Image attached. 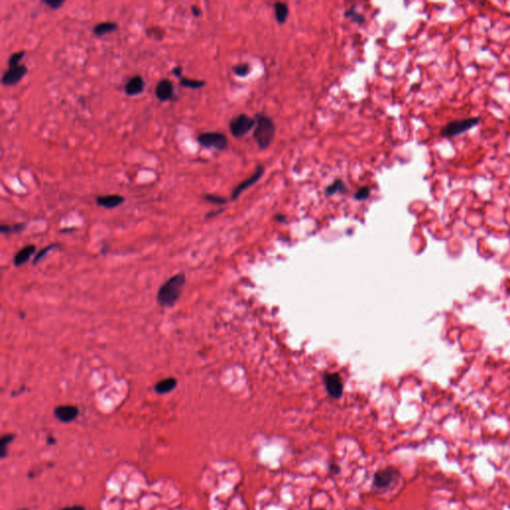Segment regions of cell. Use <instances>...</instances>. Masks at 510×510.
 <instances>
[{
    "mask_svg": "<svg viewBox=\"0 0 510 510\" xmlns=\"http://www.w3.org/2000/svg\"><path fill=\"white\" fill-rule=\"evenodd\" d=\"M277 219L280 220V221H282V220H284V219H285V217H284V216H282V215H281V216L277 215Z\"/></svg>",
    "mask_w": 510,
    "mask_h": 510,
    "instance_id": "cell-34",
    "label": "cell"
},
{
    "mask_svg": "<svg viewBox=\"0 0 510 510\" xmlns=\"http://www.w3.org/2000/svg\"><path fill=\"white\" fill-rule=\"evenodd\" d=\"M145 86L146 84H145L144 78L141 76V75H135V76L132 77L125 85L126 95L130 97L138 96L144 92Z\"/></svg>",
    "mask_w": 510,
    "mask_h": 510,
    "instance_id": "cell-12",
    "label": "cell"
},
{
    "mask_svg": "<svg viewBox=\"0 0 510 510\" xmlns=\"http://www.w3.org/2000/svg\"><path fill=\"white\" fill-rule=\"evenodd\" d=\"M347 191H348V188H347V186L345 185L344 181H343L342 180L337 179L332 184H330V185L327 186L325 193H326L327 196H333V195H335V194H337V193H340V192H341V193H345V192H347Z\"/></svg>",
    "mask_w": 510,
    "mask_h": 510,
    "instance_id": "cell-18",
    "label": "cell"
},
{
    "mask_svg": "<svg viewBox=\"0 0 510 510\" xmlns=\"http://www.w3.org/2000/svg\"><path fill=\"white\" fill-rule=\"evenodd\" d=\"M43 3L48 5L51 9L55 10L59 9L64 4V1L63 0H43Z\"/></svg>",
    "mask_w": 510,
    "mask_h": 510,
    "instance_id": "cell-29",
    "label": "cell"
},
{
    "mask_svg": "<svg viewBox=\"0 0 510 510\" xmlns=\"http://www.w3.org/2000/svg\"><path fill=\"white\" fill-rule=\"evenodd\" d=\"M345 16L348 18H352V19L356 23H363L365 21V18L362 14H359L354 7H352L350 10L345 12Z\"/></svg>",
    "mask_w": 510,
    "mask_h": 510,
    "instance_id": "cell-25",
    "label": "cell"
},
{
    "mask_svg": "<svg viewBox=\"0 0 510 510\" xmlns=\"http://www.w3.org/2000/svg\"><path fill=\"white\" fill-rule=\"evenodd\" d=\"M324 383L328 394L333 399L341 398L343 394L342 379L338 374H326L324 376Z\"/></svg>",
    "mask_w": 510,
    "mask_h": 510,
    "instance_id": "cell-6",
    "label": "cell"
},
{
    "mask_svg": "<svg viewBox=\"0 0 510 510\" xmlns=\"http://www.w3.org/2000/svg\"><path fill=\"white\" fill-rule=\"evenodd\" d=\"M57 247H58V244H50V245H48V247H46L45 248H43L38 254L35 256V258L33 260L34 265H35V264L38 263V262H40L46 256V254L50 252V250H52L53 248H56Z\"/></svg>",
    "mask_w": 510,
    "mask_h": 510,
    "instance_id": "cell-26",
    "label": "cell"
},
{
    "mask_svg": "<svg viewBox=\"0 0 510 510\" xmlns=\"http://www.w3.org/2000/svg\"><path fill=\"white\" fill-rule=\"evenodd\" d=\"M192 13L194 14V16H196V17H199V16L201 15L202 12H201V9H200L198 6H197V5H193V6H192Z\"/></svg>",
    "mask_w": 510,
    "mask_h": 510,
    "instance_id": "cell-31",
    "label": "cell"
},
{
    "mask_svg": "<svg viewBox=\"0 0 510 510\" xmlns=\"http://www.w3.org/2000/svg\"><path fill=\"white\" fill-rule=\"evenodd\" d=\"M369 196H370V188H369V186H363L356 193L355 198L357 200H365V199H367L369 197Z\"/></svg>",
    "mask_w": 510,
    "mask_h": 510,
    "instance_id": "cell-28",
    "label": "cell"
},
{
    "mask_svg": "<svg viewBox=\"0 0 510 510\" xmlns=\"http://www.w3.org/2000/svg\"><path fill=\"white\" fill-rule=\"evenodd\" d=\"M28 72L26 65H18L13 68H9L2 76L1 83L3 86H13L19 83L21 79L25 76Z\"/></svg>",
    "mask_w": 510,
    "mask_h": 510,
    "instance_id": "cell-7",
    "label": "cell"
},
{
    "mask_svg": "<svg viewBox=\"0 0 510 510\" xmlns=\"http://www.w3.org/2000/svg\"><path fill=\"white\" fill-rule=\"evenodd\" d=\"M24 56H25V51H23V50L13 53L10 56V58L8 59V62H7L8 67L9 68H13V67H16L18 65H20L19 63L23 59Z\"/></svg>",
    "mask_w": 510,
    "mask_h": 510,
    "instance_id": "cell-22",
    "label": "cell"
},
{
    "mask_svg": "<svg viewBox=\"0 0 510 510\" xmlns=\"http://www.w3.org/2000/svg\"><path fill=\"white\" fill-rule=\"evenodd\" d=\"M275 125L273 121L264 114L256 115V127L253 137L260 149L267 148L275 137Z\"/></svg>",
    "mask_w": 510,
    "mask_h": 510,
    "instance_id": "cell-2",
    "label": "cell"
},
{
    "mask_svg": "<svg viewBox=\"0 0 510 510\" xmlns=\"http://www.w3.org/2000/svg\"><path fill=\"white\" fill-rule=\"evenodd\" d=\"M255 123L256 120L245 114H240L231 120L230 124V133L234 138H241L248 133L255 126Z\"/></svg>",
    "mask_w": 510,
    "mask_h": 510,
    "instance_id": "cell-5",
    "label": "cell"
},
{
    "mask_svg": "<svg viewBox=\"0 0 510 510\" xmlns=\"http://www.w3.org/2000/svg\"><path fill=\"white\" fill-rule=\"evenodd\" d=\"M274 11H275V17H276L277 22L280 24H284L289 15L288 6L285 3L277 2L274 5Z\"/></svg>",
    "mask_w": 510,
    "mask_h": 510,
    "instance_id": "cell-17",
    "label": "cell"
},
{
    "mask_svg": "<svg viewBox=\"0 0 510 510\" xmlns=\"http://www.w3.org/2000/svg\"><path fill=\"white\" fill-rule=\"evenodd\" d=\"M184 283L185 275L183 273H179L166 280L158 291V303L162 307L174 306L181 295Z\"/></svg>",
    "mask_w": 510,
    "mask_h": 510,
    "instance_id": "cell-1",
    "label": "cell"
},
{
    "mask_svg": "<svg viewBox=\"0 0 510 510\" xmlns=\"http://www.w3.org/2000/svg\"><path fill=\"white\" fill-rule=\"evenodd\" d=\"M197 142L200 146L217 150H225L229 146V140L224 134L218 132H206L198 136Z\"/></svg>",
    "mask_w": 510,
    "mask_h": 510,
    "instance_id": "cell-4",
    "label": "cell"
},
{
    "mask_svg": "<svg viewBox=\"0 0 510 510\" xmlns=\"http://www.w3.org/2000/svg\"><path fill=\"white\" fill-rule=\"evenodd\" d=\"M180 84L182 87L190 88V89H200L202 88L206 83L202 80H196V79H190L186 77H181L180 79Z\"/></svg>",
    "mask_w": 510,
    "mask_h": 510,
    "instance_id": "cell-19",
    "label": "cell"
},
{
    "mask_svg": "<svg viewBox=\"0 0 510 510\" xmlns=\"http://www.w3.org/2000/svg\"><path fill=\"white\" fill-rule=\"evenodd\" d=\"M55 417L62 423H71L78 417L79 410L75 406H59L54 410Z\"/></svg>",
    "mask_w": 510,
    "mask_h": 510,
    "instance_id": "cell-9",
    "label": "cell"
},
{
    "mask_svg": "<svg viewBox=\"0 0 510 510\" xmlns=\"http://www.w3.org/2000/svg\"><path fill=\"white\" fill-rule=\"evenodd\" d=\"M26 228L25 223H17L13 225H5L2 224L0 226V230L2 233H19L23 231Z\"/></svg>",
    "mask_w": 510,
    "mask_h": 510,
    "instance_id": "cell-20",
    "label": "cell"
},
{
    "mask_svg": "<svg viewBox=\"0 0 510 510\" xmlns=\"http://www.w3.org/2000/svg\"><path fill=\"white\" fill-rule=\"evenodd\" d=\"M22 510H27V509H22Z\"/></svg>",
    "mask_w": 510,
    "mask_h": 510,
    "instance_id": "cell-35",
    "label": "cell"
},
{
    "mask_svg": "<svg viewBox=\"0 0 510 510\" xmlns=\"http://www.w3.org/2000/svg\"><path fill=\"white\" fill-rule=\"evenodd\" d=\"M395 470L393 468H384L376 472L374 477V485L378 488H386L390 486L395 478Z\"/></svg>",
    "mask_w": 510,
    "mask_h": 510,
    "instance_id": "cell-11",
    "label": "cell"
},
{
    "mask_svg": "<svg viewBox=\"0 0 510 510\" xmlns=\"http://www.w3.org/2000/svg\"><path fill=\"white\" fill-rule=\"evenodd\" d=\"M172 72H173V74L175 75L176 77H178V78H180V79L182 77V67H181V66L179 65V66L174 67L173 70H172Z\"/></svg>",
    "mask_w": 510,
    "mask_h": 510,
    "instance_id": "cell-30",
    "label": "cell"
},
{
    "mask_svg": "<svg viewBox=\"0 0 510 510\" xmlns=\"http://www.w3.org/2000/svg\"><path fill=\"white\" fill-rule=\"evenodd\" d=\"M203 198L206 201L214 203V204H224V203H226V199L224 197H219V196H215V195H212V194L204 195Z\"/></svg>",
    "mask_w": 510,
    "mask_h": 510,
    "instance_id": "cell-27",
    "label": "cell"
},
{
    "mask_svg": "<svg viewBox=\"0 0 510 510\" xmlns=\"http://www.w3.org/2000/svg\"><path fill=\"white\" fill-rule=\"evenodd\" d=\"M177 385H178L177 379H175V378H167V379H164L156 384L155 391L159 395H165L167 393H171L173 390H175Z\"/></svg>",
    "mask_w": 510,
    "mask_h": 510,
    "instance_id": "cell-15",
    "label": "cell"
},
{
    "mask_svg": "<svg viewBox=\"0 0 510 510\" xmlns=\"http://www.w3.org/2000/svg\"><path fill=\"white\" fill-rule=\"evenodd\" d=\"M118 24L115 23V22H110V21H106V22H101L97 25H95L93 27V33L94 35H96L98 37H101V36H104L106 34H109V33H112L114 32L118 29Z\"/></svg>",
    "mask_w": 510,
    "mask_h": 510,
    "instance_id": "cell-16",
    "label": "cell"
},
{
    "mask_svg": "<svg viewBox=\"0 0 510 510\" xmlns=\"http://www.w3.org/2000/svg\"><path fill=\"white\" fill-rule=\"evenodd\" d=\"M36 251V247L35 245H27V247H23L20 251H18L17 254L14 256V265L16 267H20L22 266L24 263H26L29 258L32 256V254H34Z\"/></svg>",
    "mask_w": 510,
    "mask_h": 510,
    "instance_id": "cell-14",
    "label": "cell"
},
{
    "mask_svg": "<svg viewBox=\"0 0 510 510\" xmlns=\"http://www.w3.org/2000/svg\"><path fill=\"white\" fill-rule=\"evenodd\" d=\"M124 201H125V197L120 195H107V196H100L96 197L97 204L108 210L115 209V207L121 205Z\"/></svg>",
    "mask_w": 510,
    "mask_h": 510,
    "instance_id": "cell-13",
    "label": "cell"
},
{
    "mask_svg": "<svg viewBox=\"0 0 510 510\" xmlns=\"http://www.w3.org/2000/svg\"><path fill=\"white\" fill-rule=\"evenodd\" d=\"M147 35L150 37V38L161 41L165 36V31L160 26H154L147 30Z\"/></svg>",
    "mask_w": 510,
    "mask_h": 510,
    "instance_id": "cell-23",
    "label": "cell"
},
{
    "mask_svg": "<svg viewBox=\"0 0 510 510\" xmlns=\"http://www.w3.org/2000/svg\"><path fill=\"white\" fill-rule=\"evenodd\" d=\"M233 73L238 77H245L247 76L250 72V67L248 64H239L232 68Z\"/></svg>",
    "mask_w": 510,
    "mask_h": 510,
    "instance_id": "cell-24",
    "label": "cell"
},
{
    "mask_svg": "<svg viewBox=\"0 0 510 510\" xmlns=\"http://www.w3.org/2000/svg\"><path fill=\"white\" fill-rule=\"evenodd\" d=\"M263 173H264V168H263V166H262V165H258V166L256 167L255 173H254L252 176H250L247 180H245V181H242L241 183H239V184L234 188L233 192H232L231 198H232V199H236V198H237V197H239V196H240L245 190H247L248 187H250L251 185H253V184H254V183H255V182H256V181L262 177Z\"/></svg>",
    "mask_w": 510,
    "mask_h": 510,
    "instance_id": "cell-10",
    "label": "cell"
},
{
    "mask_svg": "<svg viewBox=\"0 0 510 510\" xmlns=\"http://www.w3.org/2000/svg\"><path fill=\"white\" fill-rule=\"evenodd\" d=\"M55 443H56V441H55L53 438L50 437V438L48 439V444H54Z\"/></svg>",
    "mask_w": 510,
    "mask_h": 510,
    "instance_id": "cell-33",
    "label": "cell"
},
{
    "mask_svg": "<svg viewBox=\"0 0 510 510\" xmlns=\"http://www.w3.org/2000/svg\"><path fill=\"white\" fill-rule=\"evenodd\" d=\"M479 123L478 117L474 118H467L462 120H457L452 121L448 124H446L440 132V136L442 138H451L459 136L462 133H465L466 131H469L470 129L474 128Z\"/></svg>",
    "mask_w": 510,
    "mask_h": 510,
    "instance_id": "cell-3",
    "label": "cell"
},
{
    "mask_svg": "<svg viewBox=\"0 0 510 510\" xmlns=\"http://www.w3.org/2000/svg\"><path fill=\"white\" fill-rule=\"evenodd\" d=\"M156 96L157 98L162 101H169L174 99L175 96V89L174 84L171 80L168 79H162L156 86Z\"/></svg>",
    "mask_w": 510,
    "mask_h": 510,
    "instance_id": "cell-8",
    "label": "cell"
},
{
    "mask_svg": "<svg viewBox=\"0 0 510 510\" xmlns=\"http://www.w3.org/2000/svg\"><path fill=\"white\" fill-rule=\"evenodd\" d=\"M15 436L11 433H6L0 440V455H1V459L5 458L7 455V446L12 443Z\"/></svg>",
    "mask_w": 510,
    "mask_h": 510,
    "instance_id": "cell-21",
    "label": "cell"
},
{
    "mask_svg": "<svg viewBox=\"0 0 510 510\" xmlns=\"http://www.w3.org/2000/svg\"><path fill=\"white\" fill-rule=\"evenodd\" d=\"M60 510H85V508L81 505H73V506H68V507H65V508H62Z\"/></svg>",
    "mask_w": 510,
    "mask_h": 510,
    "instance_id": "cell-32",
    "label": "cell"
}]
</instances>
